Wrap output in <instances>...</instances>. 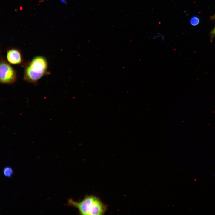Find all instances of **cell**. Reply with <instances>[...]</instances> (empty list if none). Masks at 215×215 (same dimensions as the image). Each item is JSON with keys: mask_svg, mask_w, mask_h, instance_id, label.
Here are the masks:
<instances>
[{"mask_svg": "<svg viewBox=\"0 0 215 215\" xmlns=\"http://www.w3.org/2000/svg\"><path fill=\"white\" fill-rule=\"evenodd\" d=\"M3 173L4 176L7 177H11L13 173L12 168L9 166L5 167L3 170Z\"/></svg>", "mask_w": 215, "mask_h": 215, "instance_id": "5b68a950", "label": "cell"}, {"mask_svg": "<svg viewBox=\"0 0 215 215\" xmlns=\"http://www.w3.org/2000/svg\"><path fill=\"white\" fill-rule=\"evenodd\" d=\"M48 62L44 57L39 56L34 57L25 67L24 79L28 82L36 84L46 73Z\"/></svg>", "mask_w": 215, "mask_h": 215, "instance_id": "7a4b0ae2", "label": "cell"}, {"mask_svg": "<svg viewBox=\"0 0 215 215\" xmlns=\"http://www.w3.org/2000/svg\"><path fill=\"white\" fill-rule=\"evenodd\" d=\"M17 79L16 71L7 61L1 57L0 62V82L3 84H11Z\"/></svg>", "mask_w": 215, "mask_h": 215, "instance_id": "3957f363", "label": "cell"}, {"mask_svg": "<svg viewBox=\"0 0 215 215\" xmlns=\"http://www.w3.org/2000/svg\"><path fill=\"white\" fill-rule=\"evenodd\" d=\"M6 59L10 64L13 65L20 64L23 61L20 51L15 48L7 50Z\"/></svg>", "mask_w": 215, "mask_h": 215, "instance_id": "277c9868", "label": "cell"}, {"mask_svg": "<svg viewBox=\"0 0 215 215\" xmlns=\"http://www.w3.org/2000/svg\"><path fill=\"white\" fill-rule=\"evenodd\" d=\"M61 2L62 3H64L65 2V0H60Z\"/></svg>", "mask_w": 215, "mask_h": 215, "instance_id": "9c48e42d", "label": "cell"}, {"mask_svg": "<svg viewBox=\"0 0 215 215\" xmlns=\"http://www.w3.org/2000/svg\"><path fill=\"white\" fill-rule=\"evenodd\" d=\"M210 36L211 41H212L213 39L215 37V26L210 32Z\"/></svg>", "mask_w": 215, "mask_h": 215, "instance_id": "52a82bcc", "label": "cell"}, {"mask_svg": "<svg viewBox=\"0 0 215 215\" xmlns=\"http://www.w3.org/2000/svg\"><path fill=\"white\" fill-rule=\"evenodd\" d=\"M210 19L212 20H215V13L210 17Z\"/></svg>", "mask_w": 215, "mask_h": 215, "instance_id": "ba28073f", "label": "cell"}, {"mask_svg": "<svg viewBox=\"0 0 215 215\" xmlns=\"http://www.w3.org/2000/svg\"><path fill=\"white\" fill-rule=\"evenodd\" d=\"M67 205L76 208L81 215H102L107 208L99 198L93 195L86 196L79 202L69 199Z\"/></svg>", "mask_w": 215, "mask_h": 215, "instance_id": "6da1fadb", "label": "cell"}, {"mask_svg": "<svg viewBox=\"0 0 215 215\" xmlns=\"http://www.w3.org/2000/svg\"><path fill=\"white\" fill-rule=\"evenodd\" d=\"M190 22L192 25L194 26H196L199 22V19L198 17L194 16L191 19Z\"/></svg>", "mask_w": 215, "mask_h": 215, "instance_id": "8992f818", "label": "cell"}]
</instances>
